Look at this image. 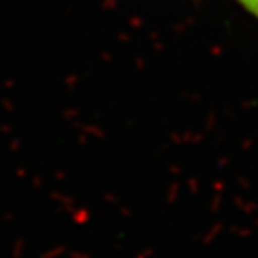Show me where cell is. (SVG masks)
I'll list each match as a JSON object with an SVG mask.
<instances>
[{"label":"cell","instance_id":"1","mask_svg":"<svg viewBox=\"0 0 258 258\" xmlns=\"http://www.w3.org/2000/svg\"><path fill=\"white\" fill-rule=\"evenodd\" d=\"M240 2L246 6V8L253 13V15L258 16V0H240Z\"/></svg>","mask_w":258,"mask_h":258}]
</instances>
